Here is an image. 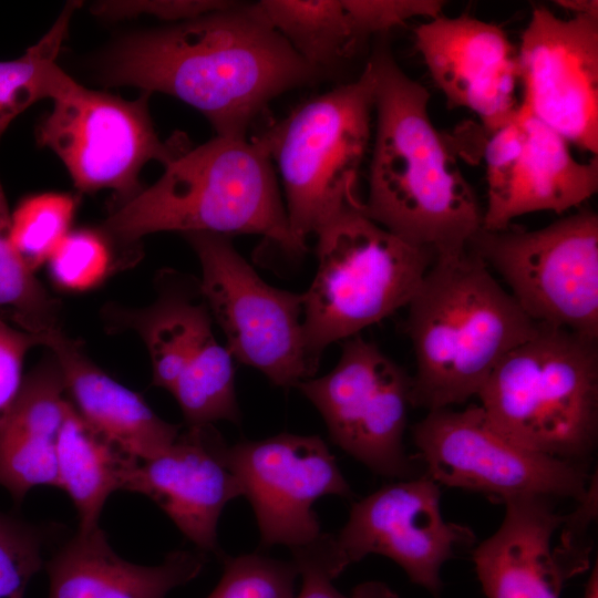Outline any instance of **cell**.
Returning a JSON list of instances; mask_svg holds the SVG:
<instances>
[{"mask_svg":"<svg viewBox=\"0 0 598 598\" xmlns=\"http://www.w3.org/2000/svg\"><path fill=\"white\" fill-rule=\"evenodd\" d=\"M100 76L105 85L172 95L200 112L216 135L244 138L272 100L323 75L293 51L258 2L230 1L122 38L103 56Z\"/></svg>","mask_w":598,"mask_h":598,"instance_id":"1","label":"cell"},{"mask_svg":"<svg viewBox=\"0 0 598 598\" xmlns=\"http://www.w3.org/2000/svg\"><path fill=\"white\" fill-rule=\"evenodd\" d=\"M368 62L375 125L363 212L435 257L461 254L482 229L483 209L431 121L430 93L401 69L386 35Z\"/></svg>","mask_w":598,"mask_h":598,"instance_id":"2","label":"cell"},{"mask_svg":"<svg viewBox=\"0 0 598 598\" xmlns=\"http://www.w3.org/2000/svg\"><path fill=\"white\" fill-rule=\"evenodd\" d=\"M101 231L116 245L159 231L248 234L291 258L307 251L291 235L275 165L257 136L216 135L190 147L152 186L116 205Z\"/></svg>","mask_w":598,"mask_h":598,"instance_id":"3","label":"cell"},{"mask_svg":"<svg viewBox=\"0 0 598 598\" xmlns=\"http://www.w3.org/2000/svg\"><path fill=\"white\" fill-rule=\"evenodd\" d=\"M406 308L416 367L411 404L427 411L477 395L539 326L470 249L435 257Z\"/></svg>","mask_w":598,"mask_h":598,"instance_id":"4","label":"cell"},{"mask_svg":"<svg viewBox=\"0 0 598 598\" xmlns=\"http://www.w3.org/2000/svg\"><path fill=\"white\" fill-rule=\"evenodd\" d=\"M477 396L492 423L512 440L579 462L597 441V339L539 323L498 362Z\"/></svg>","mask_w":598,"mask_h":598,"instance_id":"5","label":"cell"},{"mask_svg":"<svg viewBox=\"0 0 598 598\" xmlns=\"http://www.w3.org/2000/svg\"><path fill=\"white\" fill-rule=\"evenodd\" d=\"M373 112L374 76L367 61L354 81L309 99L256 135L280 174L291 235L306 250L307 238L337 216L363 208L358 182Z\"/></svg>","mask_w":598,"mask_h":598,"instance_id":"6","label":"cell"},{"mask_svg":"<svg viewBox=\"0 0 598 598\" xmlns=\"http://www.w3.org/2000/svg\"><path fill=\"white\" fill-rule=\"evenodd\" d=\"M317 269L302 292L303 333L312 363L406 307L435 256L390 233L363 208L337 216L317 235Z\"/></svg>","mask_w":598,"mask_h":598,"instance_id":"7","label":"cell"},{"mask_svg":"<svg viewBox=\"0 0 598 598\" xmlns=\"http://www.w3.org/2000/svg\"><path fill=\"white\" fill-rule=\"evenodd\" d=\"M535 322L598 339V215L589 208L536 230L481 229L467 245Z\"/></svg>","mask_w":598,"mask_h":598,"instance_id":"8","label":"cell"},{"mask_svg":"<svg viewBox=\"0 0 598 598\" xmlns=\"http://www.w3.org/2000/svg\"><path fill=\"white\" fill-rule=\"evenodd\" d=\"M148 96L143 92L127 101L86 89L68 75L52 97L51 112L40 120L35 140L62 161L81 192L111 189L120 205L143 189L138 176L148 162L166 166L190 148L183 134L161 140Z\"/></svg>","mask_w":598,"mask_h":598,"instance_id":"9","label":"cell"},{"mask_svg":"<svg viewBox=\"0 0 598 598\" xmlns=\"http://www.w3.org/2000/svg\"><path fill=\"white\" fill-rule=\"evenodd\" d=\"M183 236L199 260L202 296L234 359L283 389L313 378L318 367L306 347L302 293L262 280L235 249L230 236Z\"/></svg>","mask_w":598,"mask_h":598,"instance_id":"10","label":"cell"},{"mask_svg":"<svg viewBox=\"0 0 598 598\" xmlns=\"http://www.w3.org/2000/svg\"><path fill=\"white\" fill-rule=\"evenodd\" d=\"M412 435L427 477L497 502L524 495L580 502L590 485L582 463L517 443L492 423L481 405L429 411L413 426Z\"/></svg>","mask_w":598,"mask_h":598,"instance_id":"11","label":"cell"},{"mask_svg":"<svg viewBox=\"0 0 598 598\" xmlns=\"http://www.w3.org/2000/svg\"><path fill=\"white\" fill-rule=\"evenodd\" d=\"M412 377L360 334L342 341L336 367L298 384L323 417L331 441L371 471L405 478L403 447Z\"/></svg>","mask_w":598,"mask_h":598,"instance_id":"12","label":"cell"},{"mask_svg":"<svg viewBox=\"0 0 598 598\" xmlns=\"http://www.w3.org/2000/svg\"><path fill=\"white\" fill-rule=\"evenodd\" d=\"M487 205L482 228L509 227L535 212L563 214L597 193L598 156L579 162L569 143L523 104L502 126L480 131Z\"/></svg>","mask_w":598,"mask_h":598,"instance_id":"13","label":"cell"},{"mask_svg":"<svg viewBox=\"0 0 598 598\" xmlns=\"http://www.w3.org/2000/svg\"><path fill=\"white\" fill-rule=\"evenodd\" d=\"M225 461L252 506L260 545L302 547L321 534L312 504L351 497L352 491L328 445L318 435L281 433L227 445Z\"/></svg>","mask_w":598,"mask_h":598,"instance_id":"14","label":"cell"},{"mask_svg":"<svg viewBox=\"0 0 598 598\" xmlns=\"http://www.w3.org/2000/svg\"><path fill=\"white\" fill-rule=\"evenodd\" d=\"M439 484L420 477L384 485L352 504L346 525L329 534L333 557L343 571L369 554L394 560L412 582L437 595L440 570L473 532L446 522Z\"/></svg>","mask_w":598,"mask_h":598,"instance_id":"15","label":"cell"},{"mask_svg":"<svg viewBox=\"0 0 598 598\" xmlns=\"http://www.w3.org/2000/svg\"><path fill=\"white\" fill-rule=\"evenodd\" d=\"M523 104L569 144L598 154V18L535 7L517 49Z\"/></svg>","mask_w":598,"mask_h":598,"instance_id":"16","label":"cell"},{"mask_svg":"<svg viewBox=\"0 0 598 598\" xmlns=\"http://www.w3.org/2000/svg\"><path fill=\"white\" fill-rule=\"evenodd\" d=\"M414 42L447 106L473 112L485 132L518 109L517 49L499 25L468 13L441 14L414 29Z\"/></svg>","mask_w":598,"mask_h":598,"instance_id":"17","label":"cell"},{"mask_svg":"<svg viewBox=\"0 0 598 598\" xmlns=\"http://www.w3.org/2000/svg\"><path fill=\"white\" fill-rule=\"evenodd\" d=\"M226 442L212 424L187 426L158 455L132 458L122 489L150 497L197 549L223 557L217 540L219 516L228 502L243 496L225 461Z\"/></svg>","mask_w":598,"mask_h":598,"instance_id":"18","label":"cell"},{"mask_svg":"<svg viewBox=\"0 0 598 598\" xmlns=\"http://www.w3.org/2000/svg\"><path fill=\"white\" fill-rule=\"evenodd\" d=\"M505 503L499 528L473 553L478 580L487 598H559L565 582L582 573L589 548L576 537H553L567 515H560L551 497L524 495Z\"/></svg>","mask_w":598,"mask_h":598,"instance_id":"19","label":"cell"},{"mask_svg":"<svg viewBox=\"0 0 598 598\" xmlns=\"http://www.w3.org/2000/svg\"><path fill=\"white\" fill-rule=\"evenodd\" d=\"M72 405L100 435L136 460L154 457L177 439L181 426L162 420L136 392L99 368L61 329L44 334Z\"/></svg>","mask_w":598,"mask_h":598,"instance_id":"20","label":"cell"},{"mask_svg":"<svg viewBox=\"0 0 598 598\" xmlns=\"http://www.w3.org/2000/svg\"><path fill=\"white\" fill-rule=\"evenodd\" d=\"M206 553L174 550L156 566L130 563L117 556L104 532H78L47 563L49 598H166L196 578Z\"/></svg>","mask_w":598,"mask_h":598,"instance_id":"21","label":"cell"},{"mask_svg":"<svg viewBox=\"0 0 598 598\" xmlns=\"http://www.w3.org/2000/svg\"><path fill=\"white\" fill-rule=\"evenodd\" d=\"M60 367L50 358L24 377L0 429V486L21 501L38 486L58 487L56 447L70 406Z\"/></svg>","mask_w":598,"mask_h":598,"instance_id":"22","label":"cell"},{"mask_svg":"<svg viewBox=\"0 0 598 598\" xmlns=\"http://www.w3.org/2000/svg\"><path fill=\"white\" fill-rule=\"evenodd\" d=\"M151 307L122 315L124 326L138 332L152 362L153 384L171 391L178 377L205 358L219 342L199 281L183 276L162 279Z\"/></svg>","mask_w":598,"mask_h":598,"instance_id":"23","label":"cell"},{"mask_svg":"<svg viewBox=\"0 0 598 598\" xmlns=\"http://www.w3.org/2000/svg\"><path fill=\"white\" fill-rule=\"evenodd\" d=\"M132 458L95 432L70 401L58 440L56 472L58 487L76 508L79 532L99 527L103 506L114 491L122 489Z\"/></svg>","mask_w":598,"mask_h":598,"instance_id":"24","label":"cell"},{"mask_svg":"<svg viewBox=\"0 0 598 598\" xmlns=\"http://www.w3.org/2000/svg\"><path fill=\"white\" fill-rule=\"evenodd\" d=\"M258 3L293 51L322 75L352 56L361 44L342 0H261Z\"/></svg>","mask_w":598,"mask_h":598,"instance_id":"25","label":"cell"},{"mask_svg":"<svg viewBox=\"0 0 598 598\" xmlns=\"http://www.w3.org/2000/svg\"><path fill=\"white\" fill-rule=\"evenodd\" d=\"M79 6L68 2L50 30L23 55L0 61V136L32 104L52 100L68 76L56 60Z\"/></svg>","mask_w":598,"mask_h":598,"instance_id":"26","label":"cell"},{"mask_svg":"<svg viewBox=\"0 0 598 598\" xmlns=\"http://www.w3.org/2000/svg\"><path fill=\"white\" fill-rule=\"evenodd\" d=\"M59 302L37 279L16 249L11 212L0 179V320L44 336L60 329Z\"/></svg>","mask_w":598,"mask_h":598,"instance_id":"27","label":"cell"},{"mask_svg":"<svg viewBox=\"0 0 598 598\" xmlns=\"http://www.w3.org/2000/svg\"><path fill=\"white\" fill-rule=\"evenodd\" d=\"M78 200L65 193H42L22 199L11 212V237L28 267L35 270L70 231Z\"/></svg>","mask_w":598,"mask_h":598,"instance_id":"28","label":"cell"},{"mask_svg":"<svg viewBox=\"0 0 598 598\" xmlns=\"http://www.w3.org/2000/svg\"><path fill=\"white\" fill-rule=\"evenodd\" d=\"M111 245L102 231L70 230L47 261L53 282L74 292L96 287L113 267Z\"/></svg>","mask_w":598,"mask_h":598,"instance_id":"29","label":"cell"},{"mask_svg":"<svg viewBox=\"0 0 598 598\" xmlns=\"http://www.w3.org/2000/svg\"><path fill=\"white\" fill-rule=\"evenodd\" d=\"M224 574L207 598H293V561L261 554L224 556Z\"/></svg>","mask_w":598,"mask_h":598,"instance_id":"30","label":"cell"},{"mask_svg":"<svg viewBox=\"0 0 598 598\" xmlns=\"http://www.w3.org/2000/svg\"><path fill=\"white\" fill-rule=\"evenodd\" d=\"M290 550L298 574L302 577L298 598H400L380 581L362 582L350 595L340 592L332 585V580L342 571L333 559L326 533H321L313 542Z\"/></svg>","mask_w":598,"mask_h":598,"instance_id":"31","label":"cell"},{"mask_svg":"<svg viewBox=\"0 0 598 598\" xmlns=\"http://www.w3.org/2000/svg\"><path fill=\"white\" fill-rule=\"evenodd\" d=\"M42 566L38 533L0 514V598H23L30 579Z\"/></svg>","mask_w":598,"mask_h":598,"instance_id":"32","label":"cell"},{"mask_svg":"<svg viewBox=\"0 0 598 598\" xmlns=\"http://www.w3.org/2000/svg\"><path fill=\"white\" fill-rule=\"evenodd\" d=\"M353 32L362 43L371 35H386L414 18L434 19L442 13L441 0H342Z\"/></svg>","mask_w":598,"mask_h":598,"instance_id":"33","label":"cell"},{"mask_svg":"<svg viewBox=\"0 0 598 598\" xmlns=\"http://www.w3.org/2000/svg\"><path fill=\"white\" fill-rule=\"evenodd\" d=\"M43 344L44 336L23 331L0 320V429L11 414L21 392L27 353Z\"/></svg>","mask_w":598,"mask_h":598,"instance_id":"34","label":"cell"},{"mask_svg":"<svg viewBox=\"0 0 598 598\" xmlns=\"http://www.w3.org/2000/svg\"><path fill=\"white\" fill-rule=\"evenodd\" d=\"M225 0L101 1L92 12L106 19L148 14L175 23L195 19L227 6Z\"/></svg>","mask_w":598,"mask_h":598,"instance_id":"35","label":"cell"},{"mask_svg":"<svg viewBox=\"0 0 598 598\" xmlns=\"http://www.w3.org/2000/svg\"><path fill=\"white\" fill-rule=\"evenodd\" d=\"M556 6L568 10L573 16H589L598 18L597 0H557Z\"/></svg>","mask_w":598,"mask_h":598,"instance_id":"36","label":"cell"},{"mask_svg":"<svg viewBox=\"0 0 598 598\" xmlns=\"http://www.w3.org/2000/svg\"><path fill=\"white\" fill-rule=\"evenodd\" d=\"M582 598H598V567L595 564L590 576L587 580Z\"/></svg>","mask_w":598,"mask_h":598,"instance_id":"37","label":"cell"}]
</instances>
